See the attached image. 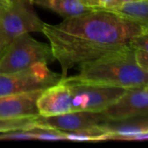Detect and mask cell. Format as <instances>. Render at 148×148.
I'll return each mask as SVG.
<instances>
[{"label":"cell","mask_w":148,"mask_h":148,"mask_svg":"<svg viewBox=\"0 0 148 148\" xmlns=\"http://www.w3.org/2000/svg\"><path fill=\"white\" fill-rule=\"evenodd\" d=\"M133 1H136V0H115V7H118V6H120L122 4H125V3H131V2H133ZM114 7V8H115Z\"/></svg>","instance_id":"obj_21"},{"label":"cell","mask_w":148,"mask_h":148,"mask_svg":"<svg viewBox=\"0 0 148 148\" xmlns=\"http://www.w3.org/2000/svg\"><path fill=\"white\" fill-rule=\"evenodd\" d=\"M60 80L61 75L51 71L44 62L18 72L0 73V96L41 91Z\"/></svg>","instance_id":"obj_6"},{"label":"cell","mask_w":148,"mask_h":148,"mask_svg":"<svg viewBox=\"0 0 148 148\" xmlns=\"http://www.w3.org/2000/svg\"><path fill=\"white\" fill-rule=\"evenodd\" d=\"M102 113L108 121L148 114V92L146 86L126 88L121 96Z\"/></svg>","instance_id":"obj_7"},{"label":"cell","mask_w":148,"mask_h":148,"mask_svg":"<svg viewBox=\"0 0 148 148\" xmlns=\"http://www.w3.org/2000/svg\"><path fill=\"white\" fill-rule=\"evenodd\" d=\"M64 132V131H63ZM66 140L71 141H106L108 140L109 134L100 126L80 129L76 131L64 132Z\"/></svg>","instance_id":"obj_14"},{"label":"cell","mask_w":148,"mask_h":148,"mask_svg":"<svg viewBox=\"0 0 148 148\" xmlns=\"http://www.w3.org/2000/svg\"><path fill=\"white\" fill-rule=\"evenodd\" d=\"M33 4L51 10L59 16L69 18L77 16L95 9L85 5L80 0H32Z\"/></svg>","instance_id":"obj_12"},{"label":"cell","mask_w":148,"mask_h":148,"mask_svg":"<svg viewBox=\"0 0 148 148\" xmlns=\"http://www.w3.org/2000/svg\"><path fill=\"white\" fill-rule=\"evenodd\" d=\"M130 45L134 49L148 51V28H145L138 36H136L130 42Z\"/></svg>","instance_id":"obj_17"},{"label":"cell","mask_w":148,"mask_h":148,"mask_svg":"<svg viewBox=\"0 0 148 148\" xmlns=\"http://www.w3.org/2000/svg\"><path fill=\"white\" fill-rule=\"evenodd\" d=\"M42 91L0 96V119L38 116L37 101Z\"/></svg>","instance_id":"obj_10"},{"label":"cell","mask_w":148,"mask_h":148,"mask_svg":"<svg viewBox=\"0 0 148 148\" xmlns=\"http://www.w3.org/2000/svg\"><path fill=\"white\" fill-rule=\"evenodd\" d=\"M33 134L35 140H66L65 135L63 131L50 129L46 127H33L30 128Z\"/></svg>","instance_id":"obj_16"},{"label":"cell","mask_w":148,"mask_h":148,"mask_svg":"<svg viewBox=\"0 0 148 148\" xmlns=\"http://www.w3.org/2000/svg\"><path fill=\"white\" fill-rule=\"evenodd\" d=\"M146 88H147V92H148V83L146 85Z\"/></svg>","instance_id":"obj_23"},{"label":"cell","mask_w":148,"mask_h":148,"mask_svg":"<svg viewBox=\"0 0 148 148\" xmlns=\"http://www.w3.org/2000/svg\"><path fill=\"white\" fill-rule=\"evenodd\" d=\"M99 6L102 9L111 10L115 7V0H99Z\"/></svg>","instance_id":"obj_19"},{"label":"cell","mask_w":148,"mask_h":148,"mask_svg":"<svg viewBox=\"0 0 148 148\" xmlns=\"http://www.w3.org/2000/svg\"><path fill=\"white\" fill-rule=\"evenodd\" d=\"M85 5L92 8V9H99V0H80Z\"/></svg>","instance_id":"obj_20"},{"label":"cell","mask_w":148,"mask_h":148,"mask_svg":"<svg viewBox=\"0 0 148 148\" xmlns=\"http://www.w3.org/2000/svg\"><path fill=\"white\" fill-rule=\"evenodd\" d=\"M37 117H27L19 119H0V133L30 129L34 127L35 120Z\"/></svg>","instance_id":"obj_15"},{"label":"cell","mask_w":148,"mask_h":148,"mask_svg":"<svg viewBox=\"0 0 148 148\" xmlns=\"http://www.w3.org/2000/svg\"><path fill=\"white\" fill-rule=\"evenodd\" d=\"M107 121L108 120L102 111H74L51 117L38 115L35 120L34 127L67 132L100 126Z\"/></svg>","instance_id":"obj_8"},{"label":"cell","mask_w":148,"mask_h":148,"mask_svg":"<svg viewBox=\"0 0 148 148\" xmlns=\"http://www.w3.org/2000/svg\"><path fill=\"white\" fill-rule=\"evenodd\" d=\"M110 10L134 21L145 28H148V0H136Z\"/></svg>","instance_id":"obj_13"},{"label":"cell","mask_w":148,"mask_h":148,"mask_svg":"<svg viewBox=\"0 0 148 148\" xmlns=\"http://www.w3.org/2000/svg\"><path fill=\"white\" fill-rule=\"evenodd\" d=\"M8 2H9V0H0V11L7 4Z\"/></svg>","instance_id":"obj_22"},{"label":"cell","mask_w":148,"mask_h":148,"mask_svg":"<svg viewBox=\"0 0 148 148\" xmlns=\"http://www.w3.org/2000/svg\"><path fill=\"white\" fill-rule=\"evenodd\" d=\"M135 57L138 65L143 70L148 72V51L135 49Z\"/></svg>","instance_id":"obj_18"},{"label":"cell","mask_w":148,"mask_h":148,"mask_svg":"<svg viewBox=\"0 0 148 148\" xmlns=\"http://www.w3.org/2000/svg\"><path fill=\"white\" fill-rule=\"evenodd\" d=\"M44 24L32 0H9L0 11V58L16 38L26 33L41 32Z\"/></svg>","instance_id":"obj_3"},{"label":"cell","mask_w":148,"mask_h":148,"mask_svg":"<svg viewBox=\"0 0 148 148\" xmlns=\"http://www.w3.org/2000/svg\"><path fill=\"white\" fill-rule=\"evenodd\" d=\"M68 85L72 95V112H101L114 103L126 88L85 82L74 76L62 78Z\"/></svg>","instance_id":"obj_5"},{"label":"cell","mask_w":148,"mask_h":148,"mask_svg":"<svg viewBox=\"0 0 148 148\" xmlns=\"http://www.w3.org/2000/svg\"><path fill=\"white\" fill-rule=\"evenodd\" d=\"M38 114L43 117H51L72 112V95L64 80L44 89L38 101Z\"/></svg>","instance_id":"obj_9"},{"label":"cell","mask_w":148,"mask_h":148,"mask_svg":"<svg viewBox=\"0 0 148 148\" xmlns=\"http://www.w3.org/2000/svg\"><path fill=\"white\" fill-rule=\"evenodd\" d=\"M100 127L108 134V140H125L134 135L148 132V114L136 116L123 121H107Z\"/></svg>","instance_id":"obj_11"},{"label":"cell","mask_w":148,"mask_h":148,"mask_svg":"<svg viewBox=\"0 0 148 148\" xmlns=\"http://www.w3.org/2000/svg\"><path fill=\"white\" fill-rule=\"evenodd\" d=\"M55 61L49 44L33 38L30 33L16 38L0 58V73L24 70L37 63Z\"/></svg>","instance_id":"obj_4"},{"label":"cell","mask_w":148,"mask_h":148,"mask_svg":"<svg viewBox=\"0 0 148 148\" xmlns=\"http://www.w3.org/2000/svg\"><path fill=\"white\" fill-rule=\"evenodd\" d=\"M73 76L85 82L123 88L148 83V72L138 65L135 49L130 44L79 66V74Z\"/></svg>","instance_id":"obj_2"},{"label":"cell","mask_w":148,"mask_h":148,"mask_svg":"<svg viewBox=\"0 0 148 148\" xmlns=\"http://www.w3.org/2000/svg\"><path fill=\"white\" fill-rule=\"evenodd\" d=\"M145 27L114 11L95 9L65 18L58 24L45 23L41 33L49 42L61 68V79L74 67L95 61L130 44Z\"/></svg>","instance_id":"obj_1"}]
</instances>
